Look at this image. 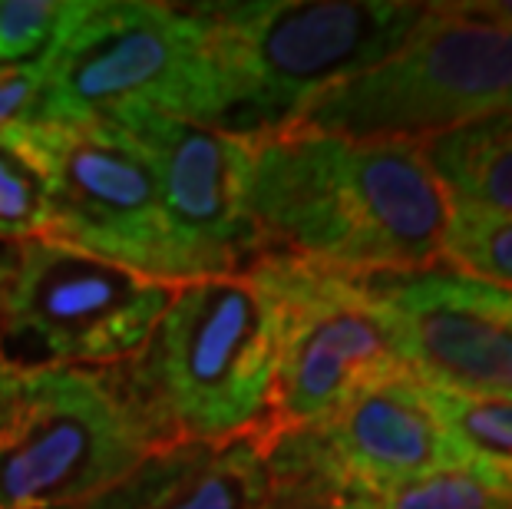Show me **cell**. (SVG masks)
I'll return each instance as SVG.
<instances>
[{
  "instance_id": "cell-1",
  "label": "cell",
  "mask_w": 512,
  "mask_h": 509,
  "mask_svg": "<svg viewBox=\"0 0 512 509\" xmlns=\"http://www.w3.org/2000/svg\"><path fill=\"white\" fill-rule=\"evenodd\" d=\"M245 212L258 255L384 278L443 268L453 199L417 143H357L281 126L248 136Z\"/></svg>"
},
{
  "instance_id": "cell-3",
  "label": "cell",
  "mask_w": 512,
  "mask_h": 509,
  "mask_svg": "<svg viewBox=\"0 0 512 509\" xmlns=\"http://www.w3.org/2000/svg\"><path fill=\"white\" fill-rule=\"evenodd\" d=\"M427 10L397 0L195 4L219 93V129L261 136L294 123L331 86L387 60Z\"/></svg>"
},
{
  "instance_id": "cell-16",
  "label": "cell",
  "mask_w": 512,
  "mask_h": 509,
  "mask_svg": "<svg viewBox=\"0 0 512 509\" xmlns=\"http://www.w3.org/2000/svg\"><path fill=\"white\" fill-rule=\"evenodd\" d=\"M50 225V176L24 126L10 123L0 133V242L43 238Z\"/></svg>"
},
{
  "instance_id": "cell-12",
  "label": "cell",
  "mask_w": 512,
  "mask_h": 509,
  "mask_svg": "<svg viewBox=\"0 0 512 509\" xmlns=\"http://www.w3.org/2000/svg\"><path fill=\"white\" fill-rule=\"evenodd\" d=\"M268 460L275 467L321 473L377 500L466 463L433 410L427 384L410 371L364 387L328 424L281 437Z\"/></svg>"
},
{
  "instance_id": "cell-2",
  "label": "cell",
  "mask_w": 512,
  "mask_h": 509,
  "mask_svg": "<svg viewBox=\"0 0 512 509\" xmlns=\"http://www.w3.org/2000/svg\"><path fill=\"white\" fill-rule=\"evenodd\" d=\"M278 305L252 268L176 285L143 351L113 374L169 447H225L268 420Z\"/></svg>"
},
{
  "instance_id": "cell-17",
  "label": "cell",
  "mask_w": 512,
  "mask_h": 509,
  "mask_svg": "<svg viewBox=\"0 0 512 509\" xmlns=\"http://www.w3.org/2000/svg\"><path fill=\"white\" fill-rule=\"evenodd\" d=\"M512 291V215L453 205L443 242V268Z\"/></svg>"
},
{
  "instance_id": "cell-5",
  "label": "cell",
  "mask_w": 512,
  "mask_h": 509,
  "mask_svg": "<svg viewBox=\"0 0 512 509\" xmlns=\"http://www.w3.org/2000/svg\"><path fill=\"white\" fill-rule=\"evenodd\" d=\"M506 113H512V27L470 4H430L387 60L331 86L288 126L357 143L423 146Z\"/></svg>"
},
{
  "instance_id": "cell-11",
  "label": "cell",
  "mask_w": 512,
  "mask_h": 509,
  "mask_svg": "<svg viewBox=\"0 0 512 509\" xmlns=\"http://www.w3.org/2000/svg\"><path fill=\"white\" fill-rule=\"evenodd\" d=\"M370 281L394 318L403 367L420 384L512 400V291L453 268Z\"/></svg>"
},
{
  "instance_id": "cell-6",
  "label": "cell",
  "mask_w": 512,
  "mask_h": 509,
  "mask_svg": "<svg viewBox=\"0 0 512 509\" xmlns=\"http://www.w3.org/2000/svg\"><path fill=\"white\" fill-rule=\"evenodd\" d=\"M30 119L90 123L129 106L219 126V93L195 7L152 0H67L43 50Z\"/></svg>"
},
{
  "instance_id": "cell-10",
  "label": "cell",
  "mask_w": 512,
  "mask_h": 509,
  "mask_svg": "<svg viewBox=\"0 0 512 509\" xmlns=\"http://www.w3.org/2000/svg\"><path fill=\"white\" fill-rule=\"evenodd\" d=\"M106 123L126 129L156 169L176 285L242 272L258 258L245 212L252 139L219 126L129 106Z\"/></svg>"
},
{
  "instance_id": "cell-19",
  "label": "cell",
  "mask_w": 512,
  "mask_h": 509,
  "mask_svg": "<svg viewBox=\"0 0 512 509\" xmlns=\"http://www.w3.org/2000/svg\"><path fill=\"white\" fill-rule=\"evenodd\" d=\"M63 14L67 0H0V70L40 60Z\"/></svg>"
},
{
  "instance_id": "cell-13",
  "label": "cell",
  "mask_w": 512,
  "mask_h": 509,
  "mask_svg": "<svg viewBox=\"0 0 512 509\" xmlns=\"http://www.w3.org/2000/svg\"><path fill=\"white\" fill-rule=\"evenodd\" d=\"M423 156L453 205L512 215V113L430 139Z\"/></svg>"
},
{
  "instance_id": "cell-22",
  "label": "cell",
  "mask_w": 512,
  "mask_h": 509,
  "mask_svg": "<svg viewBox=\"0 0 512 509\" xmlns=\"http://www.w3.org/2000/svg\"><path fill=\"white\" fill-rule=\"evenodd\" d=\"M479 14L499 20V24H509L512 27V0H486V4H470Z\"/></svg>"
},
{
  "instance_id": "cell-7",
  "label": "cell",
  "mask_w": 512,
  "mask_h": 509,
  "mask_svg": "<svg viewBox=\"0 0 512 509\" xmlns=\"http://www.w3.org/2000/svg\"><path fill=\"white\" fill-rule=\"evenodd\" d=\"M252 272L278 305V367L261 443L314 430L364 387L403 374L394 318L374 281L311 258L268 252Z\"/></svg>"
},
{
  "instance_id": "cell-9",
  "label": "cell",
  "mask_w": 512,
  "mask_h": 509,
  "mask_svg": "<svg viewBox=\"0 0 512 509\" xmlns=\"http://www.w3.org/2000/svg\"><path fill=\"white\" fill-rule=\"evenodd\" d=\"M50 176V242L176 285L156 169L126 129L106 119H20Z\"/></svg>"
},
{
  "instance_id": "cell-14",
  "label": "cell",
  "mask_w": 512,
  "mask_h": 509,
  "mask_svg": "<svg viewBox=\"0 0 512 509\" xmlns=\"http://www.w3.org/2000/svg\"><path fill=\"white\" fill-rule=\"evenodd\" d=\"M268 453L258 433L205 447L146 509H261L271 496Z\"/></svg>"
},
{
  "instance_id": "cell-15",
  "label": "cell",
  "mask_w": 512,
  "mask_h": 509,
  "mask_svg": "<svg viewBox=\"0 0 512 509\" xmlns=\"http://www.w3.org/2000/svg\"><path fill=\"white\" fill-rule=\"evenodd\" d=\"M427 391L443 430L450 433L463 457L512 490V400L463 397L433 391V387Z\"/></svg>"
},
{
  "instance_id": "cell-4",
  "label": "cell",
  "mask_w": 512,
  "mask_h": 509,
  "mask_svg": "<svg viewBox=\"0 0 512 509\" xmlns=\"http://www.w3.org/2000/svg\"><path fill=\"white\" fill-rule=\"evenodd\" d=\"M169 450L113 367L0 357V509H90Z\"/></svg>"
},
{
  "instance_id": "cell-18",
  "label": "cell",
  "mask_w": 512,
  "mask_h": 509,
  "mask_svg": "<svg viewBox=\"0 0 512 509\" xmlns=\"http://www.w3.org/2000/svg\"><path fill=\"white\" fill-rule=\"evenodd\" d=\"M384 509H512V490L473 460L387 493Z\"/></svg>"
},
{
  "instance_id": "cell-20",
  "label": "cell",
  "mask_w": 512,
  "mask_h": 509,
  "mask_svg": "<svg viewBox=\"0 0 512 509\" xmlns=\"http://www.w3.org/2000/svg\"><path fill=\"white\" fill-rule=\"evenodd\" d=\"M268 470H271V496L261 509H384L377 496L354 493L321 473L275 467L271 460Z\"/></svg>"
},
{
  "instance_id": "cell-21",
  "label": "cell",
  "mask_w": 512,
  "mask_h": 509,
  "mask_svg": "<svg viewBox=\"0 0 512 509\" xmlns=\"http://www.w3.org/2000/svg\"><path fill=\"white\" fill-rule=\"evenodd\" d=\"M40 86H43V63H20V67L0 70V133L10 123L30 119L34 106L40 100Z\"/></svg>"
},
{
  "instance_id": "cell-8",
  "label": "cell",
  "mask_w": 512,
  "mask_h": 509,
  "mask_svg": "<svg viewBox=\"0 0 512 509\" xmlns=\"http://www.w3.org/2000/svg\"><path fill=\"white\" fill-rule=\"evenodd\" d=\"M172 291L50 238L0 242V357L17 367L126 364Z\"/></svg>"
}]
</instances>
